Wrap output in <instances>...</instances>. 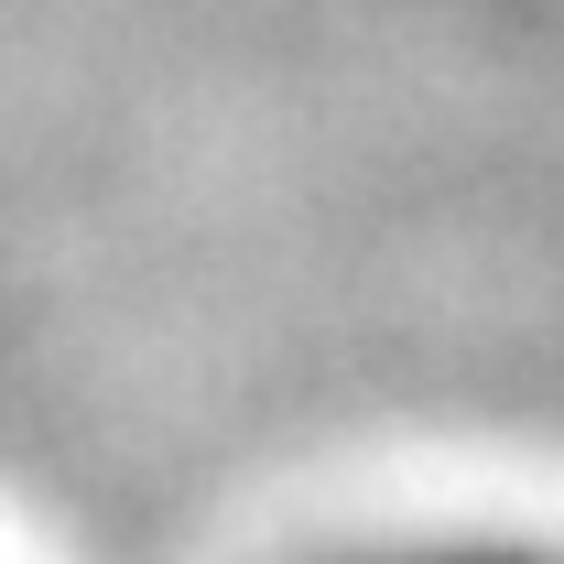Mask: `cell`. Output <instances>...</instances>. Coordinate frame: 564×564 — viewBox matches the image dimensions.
Wrapping results in <instances>:
<instances>
[{"label": "cell", "instance_id": "obj_1", "mask_svg": "<svg viewBox=\"0 0 564 564\" xmlns=\"http://www.w3.org/2000/svg\"><path fill=\"white\" fill-rule=\"evenodd\" d=\"M358 564H564V543H543V532H423V543H380Z\"/></svg>", "mask_w": 564, "mask_h": 564}]
</instances>
